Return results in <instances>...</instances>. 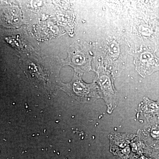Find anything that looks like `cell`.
Wrapping results in <instances>:
<instances>
[{
  "label": "cell",
  "instance_id": "cell-1",
  "mask_svg": "<svg viewBox=\"0 0 159 159\" xmlns=\"http://www.w3.org/2000/svg\"><path fill=\"white\" fill-rule=\"evenodd\" d=\"M136 70L143 77L159 70V59L150 52L142 53L136 58Z\"/></svg>",
  "mask_w": 159,
  "mask_h": 159
},
{
  "label": "cell",
  "instance_id": "cell-2",
  "mask_svg": "<svg viewBox=\"0 0 159 159\" xmlns=\"http://www.w3.org/2000/svg\"><path fill=\"white\" fill-rule=\"evenodd\" d=\"M100 82L104 97L108 104H115L117 95L114 88L112 78L109 72L102 71L100 74Z\"/></svg>",
  "mask_w": 159,
  "mask_h": 159
}]
</instances>
